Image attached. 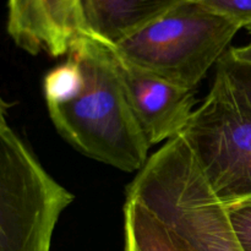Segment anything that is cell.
Instances as JSON below:
<instances>
[{
  "mask_svg": "<svg viewBox=\"0 0 251 251\" xmlns=\"http://www.w3.org/2000/svg\"><path fill=\"white\" fill-rule=\"evenodd\" d=\"M68 54L82 70L85 87L71 102L48 105L59 134L96 161L124 172L141 171L151 146L129 104L112 46L82 34Z\"/></svg>",
  "mask_w": 251,
  "mask_h": 251,
  "instance_id": "6da1fadb",
  "label": "cell"
},
{
  "mask_svg": "<svg viewBox=\"0 0 251 251\" xmlns=\"http://www.w3.org/2000/svg\"><path fill=\"white\" fill-rule=\"evenodd\" d=\"M242 28L201 2L181 0L112 48L124 60L179 87L195 90Z\"/></svg>",
  "mask_w": 251,
  "mask_h": 251,
  "instance_id": "7a4b0ae2",
  "label": "cell"
},
{
  "mask_svg": "<svg viewBox=\"0 0 251 251\" xmlns=\"http://www.w3.org/2000/svg\"><path fill=\"white\" fill-rule=\"evenodd\" d=\"M180 136L226 206L251 199V104L225 71L216 75L205 100Z\"/></svg>",
  "mask_w": 251,
  "mask_h": 251,
  "instance_id": "3957f363",
  "label": "cell"
},
{
  "mask_svg": "<svg viewBox=\"0 0 251 251\" xmlns=\"http://www.w3.org/2000/svg\"><path fill=\"white\" fill-rule=\"evenodd\" d=\"M74 195L9 126H0V251H50Z\"/></svg>",
  "mask_w": 251,
  "mask_h": 251,
  "instance_id": "277c9868",
  "label": "cell"
},
{
  "mask_svg": "<svg viewBox=\"0 0 251 251\" xmlns=\"http://www.w3.org/2000/svg\"><path fill=\"white\" fill-rule=\"evenodd\" d=\"M113 54L129 104L150 146L179 136L195 110V90L173 85L114 50Z\"/></svg>",
  "mask_w": 251,
  "mask_h": 251,
  "instance_id": "5b68a950",
  "label": "cell"
},
{
  "mask_svg": "<svg viewBox=\"0 0 251 251\" xmlns=\"http://www.w3.org/2000/svg\"><path fill=\"white\" fill-rule=\"evenodd\" d=\"M6 28L32 55H65L77 37L88 34L80 0H7Z\"/></svg>",
  "mask_w": 251,
  "mask_h": 251,
  "instance_id": "8992f818",
  "label": "cell"
},
{
  "mask_svg": "<svg viewBox=\"0 0 251 251\" xmlns=\"http://www.w3.org/2000/svg\"><path fill=\"white\" fill-rule=\"evenodd\" d=\"M181 0H80L90 36L114 46Z\"/></svg>",
  "mask_w": 251,
  "mask_h": 251,
  "instance_id": "52a82bcc",
  "label": "cell"
},
{
  "mask_svg": "<svg viewBox=\"0 0 251 251\" xmlns=\"http://www.w3.org/2000/svg\"><path fill=\"white\" fill-rule=\"evenodd\" d=\"M124 251H191L135 201L124 206Z\"/></svg>",
  "mask_w": 251,
  "mask_h": 251,
  "instance_id": "ba28073f",
  "label": "cell"
},
{
  "mask_svg": "<svg viewBox=\"0 0 251 251\" xmlns=\"http://www.w3.org/2000/svg\"><path fill=\"white\" fill-rule=\"evenodd\" d=\"M85 78L78 64L69 58L49 71L43 81V92L48 105H59L71 102L82 93Z\"/></svg>",
  "mask_w": 251,
  "mask_h": 251,
  "instance_id": "9c48e42d",
  "label": "cell"
},
{
  "mask_svg": "<svg viewBox=\"0 0 251 251\" xmlns=\"http://www.w3.org/2000/svg\"><path fill=\"white\" fill-rule=\"evenodd\" d=\"M230 222L243 251H251V199L227 206Z\"/></svg>",
  "mask_w": 251,
  "mask_h": 251,
  "instance_id": "30bf717a",
  "label": "cell"
},
{
  "mask_svg": "<svg viewBox=\"0 0 251 251\" xmlns=\"http://www.w3.org/2000/svg\"><path fill=\"white\" fill-rule=\"evenodd\" d=\"M217 66L225 71L235 90L251 104V65L238 63L226 53Z\"/></svg>",
  "mask_w": 251,
  "mask_h": 251,
  "instance_id": "8fae6325",
  "label": "cell"
},
{
  "mask_svg": "<svg viewBox=\"0 0 251 251\" xmlns=\"http://www.w3.org/2000/svg\"><path fill=\"white\" fill-rule=\"evenodd\" d=\"M213 11L234 20L243 28L251 26V0H195Z\"/></svg>",
  "mask_w": 251,
  "mask_h": 251,
  "instance_id": "7c38bea8",
  "label": "cell"
},
{
  "mask_svg": "<svg viewBox=\"0 0 251 251\" xmlns=\"http://www.w3.org/2000/svg\"><path fill=\"white\" fill-rule=\"evenodd\" d=\"M247 31L249 32L251 36V26L247 27ZM228 55L232 59H234L238 63L248 64V65H251V39L248 44L242 47H235V48H229L228 49Z\"/></svg>",
  "mask_w": 251,
  "mask_h": 251,
  "instance_id": "4fadbf2b",
  "label": "cell"
},
{
  "mask_svg": "<svg viewBox=\"0 0 251 251\" xmlns=\"http://www.w3.org/2000/svg\"><path fill=\"white\" fill-rule=\"evenodd\" d=\"M7 103L2 100L0 96V126H6V113H7Z\"/></svg>",
  "mask_w": 251,
  "mask_h": 251,
  "instance_id": "5bb4252c",
  "label": "cell"
}]
</instances>
